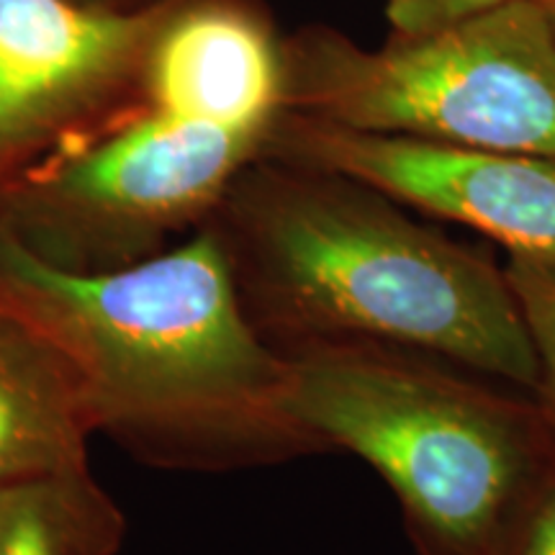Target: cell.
Here are the masks:
<instances>
[{
	"label": "cell",
	"instance_id": "obj_9",
	"mask_svg": "<svg viewBox=\"0 0 555 555\" xmlns=\"http://www.w3.org/2000/svg\"><path fill=\"white\" fill-rule=\"evenodd\" d=\"M93 433L73 360L0 296V489L86 468Z\"/></svg>",
	"mask_w": 555,
	"mask_h": 555
},
{
	"label": "cell",
	"instance_id": "obj_16",
	"mask_svg": "<svg viewBox=\"0 0 555 555\" xmlns=\"http://www.w3.org/2000/svg\"><path fill=\"white\" fill-rule=\"evenodd\" d=\"M547 9H551V5H547ZM553 11V21H555V9H551Z\"/></svg>",
	"mask_w": 555,
	"mask_h": 555
},
{
	"label": "cell",
	"instance_id": "obj_6",
	"mask_svg": "<svg viewBox=\"0 0 555 555\" xmlns=\"http://www.w3.org/2000/svg\"><path fill=\"white\" fill-rule=\"evenodd\" d=\"M172 0L127 11L0 0V204L34 170L147 106L152 50Z\"/></svg>",
	"mask_w": 555,
	"mask_h": 555
},
{
	"label": "cell",
	"instance_id": "obj_10",
	"mask_svg": "<svg viewBox=\"0 0 555 555\" xmlns=\"http://www.w3.org/2000/svg\"><path fill=\"white\" fill-rule=\"evenodd\" d=\"M127 519L90 468L0 489V555H116Z\"/></svg>",
	"mask_w": 555,
	"mask_h": 555
},
{
	"label": "cell",
	"instance_id": "obj_12",
	"mask_svg": "<svg viewBox=\"0 0 555 555\" xmlns=\"http://www.w3.org/2000/svg\"><path fill=\"white\" fill-rule=\"evenodd\" d=\"M491 555H555V448L506 517Z\"/></svg>",
	"mask_w": 555,
	"mask_h": 555
},
{
	"label": "cell",
	"instance_id": "obj_7",
	"mask_svg": "<svg viewBox=\"0 0 555 555\" xmlns=\"http://www.w3.org/2000/svg\"><path fill=\"white\" fill-rule=\"evenodd\" d=\"M258 157L360 180L397 204L476 229L509 255L555 262V155L371 134L281 111Z\"/></svg>",
	"mask_w": 555,
	"mask_h": 555
},
{
	"label": "cell",
	"instance_id": "obj_14",
	"mask_svg": "<svg viewBox=\"0 0 555 555\" xmlns=\"http://www.w3.org/2000/svg\"><path fill=\"white\" fill-rule=\"evenodd\" d=\"M80 5H90V9H114V11H127L139 9V5H147L152 0H75Z\"/></svg>",
	"mask_w": 555,
	"mask_h": 555
},
{
	"label": "cell",
	"instance_id": "obj_11",
	"mask_svg": "<svg viewBox=\"0 0 555 555\" xmlns=\"http://www.w3.org/2000/svg\"><path fill=\"white\" fill-rule=\"evenodd\" d=\"M540 360L538 397L555 412V262L509 255L504 268Z\"/></svg>",
	"mask_w": 555,
	"mask_h": 555
},
{
	"label": "cell",
	"instance_id": "obj_8",
	"mask_svg": "<svg viewBox=\"0 0 555 555\" xmlns=\"http://www.w3.org/2000/svg\"><path fill=\"white\" fill-rule=\"evenodd\" d=\"M281 41L247 0H172L147 69V103L266 134L283 111Z\"/></svg>",
	"mask_w": 555,
	"mask_h": 555
},
{
	"label": "cell",
	"instance_id": "obj_5",
	"mask_svg": "<svg viewBox=\"0 0 555 555\" xmlns=\"http://www.w3.org/2000/svg\"><path fill=\"white\" fill-rule=\"evenodd\" d=\"M260 131L144 106L134 119L24 178L0 204V232L41 266L103 275L168 249L217 208L258 159Z\"/></svg>",
	"mask_w": 555,
	"mask_h": 555
},
{
	"label": "cell",
	"instance_id": "obj_15",
	"mask_svg": "<svg viewBox=\"0 0 555 555\" xmlns=\"http://www.w3.org/2000/svg\"><path fill=\"white\" fill-rule=\"evenodd\" d=\"M545 5H551V9H555V0H543Z\"/></svg>",
	"mask_w": 555,
	"mask_h": 555
},
{
	"label": "cell",
	"instance_id": "obj_3",
	"mask_svg": "<svg viewBox=\"0 0 555 555\" xmlns=\"http://www.w3.org/2000/svg\"><path fill=\"white\" fill-rule=\"evenodd\" d=\"M283 358L291 412L324 450H350L378 470L416 555H491L555 448V412L538 393L384 345Z\"/></svg>",
	"mask_w": 555,
	"mask_h": 555
},
{
	"label": "cell",
	"instance_id": "obj_1",
	"mask_svg": "<svg viewBox=\"0 0 555 555\" xmlns=\"http://www.w3.org/2000/svg\"><path fill=\"white\" fill-rule=\"evenodd\" d=\"M253 330L281 356L384 345L540 391L504 268L330 170L258 157L204 221Z\"/></svg>",
	"mask_w": 555,
	"mask_h": 555
},
{
	"label": "cell",
	"instance_id": "obj_13",
	"mask_svg": "<svg viewBox=\"0 0 555 555\" xmlns=\"http://www.w3.org/2000/svg\"><path fill=\"white\" fill-rule=\"evenodd\" d=\"M506 0H384L391 37L412 39L502 5Z\"/></svg>",
	"mask_w": 555,
	"mask_h": 555
},
{
	"label": "cell",
	"instance_id": "obj_4",
	"mask_svg": "<svg viewBox=\"0 0 555 555\" xmlns=\"http://www.w3.org/2000/svg\"><path fill=\"white\" fill-rule=\"evenodd\" d=\"M283 111L335 127L555 155V21L506 0L425 37L363 50L330 29L281 41Z\"/></svg>",
	"mask_w": 555,
	"mask_h": 555
},
{
	"label": "cell",
	"instance_id": "obj_2",
	"mask_svg": "<svg viewBox=\"0 0 555 555\" xmlns=\"http://www.w3.org/2000/svg\"><path fill=\"white\" fill-rule=\"evenodd\" d=\"M0 296L73 360L95 433L139 461L234 470L327 453L291 412L288 360L247 322L208 224L103 275L41 266L0 232Z\"/></svg>",
	"mask_w": 555,
	"mask_h": 555
}]
</instances>
